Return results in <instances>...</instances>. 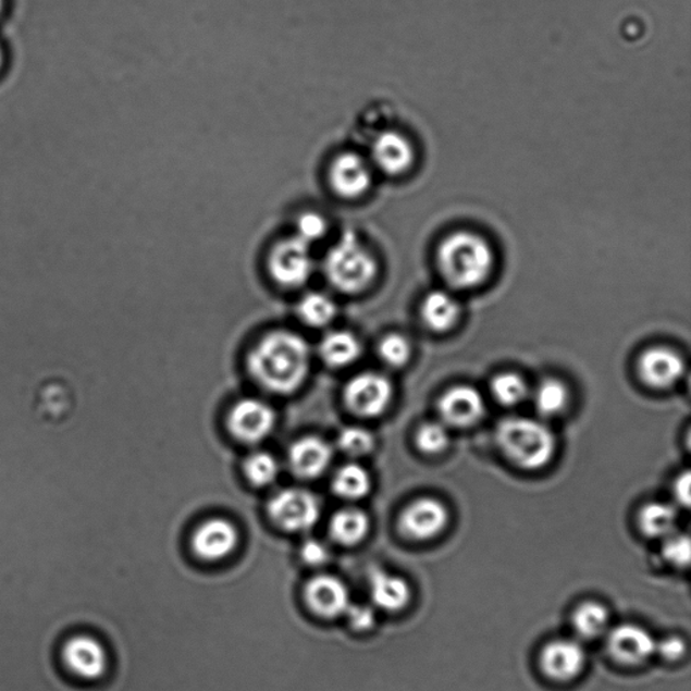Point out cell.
Returning a JSON list of instances; mask_svg holds the SVG:
<instances>
[{
    "instance_id": "cell-4",
    "label": "cell",
    "mask_w": 691,
    "mask_h": 691,
    "mask_svg": "<svg viewBox=\"0 0 691 691\" xmlns=\"http://www.w3.org/2000/svg\"><path fill=\"white\" fill-rule=\"evenodd\" d=\"M324 274L335 289L359 294L374 283L379 263L373 251L354 233H347L330 247L323 263Z\"/></svg>"
},
{
    "instance_id": "cell-39",
    "label": "cell",
    "mask_w": 691,
    "mask_h": 691,
    "mask_svg": "<svg viewBox=\"0 0 691 691\" xmlns=\"http://www.w3.org/2000/svg\"><path fill=\"white\" fill-rule=\"evenodd\" d=\"M674 494H676L677 502L679 505H683V507H689L690 504V473H687L679 477L676 482V486H674Z\"/></svg>"
},
{
    "instance_id": "cell-30",
    "label": "cell",
    "mask_w": 691,
    "mask_h": 691,
    "mask_svg": "<svg viewBox=\"0 0 691 691\" xmlns=\"http://www.w3.org/2000/svg\"><path fill=\"white\" fill-rule=\"evenodd\" d=\"M244 470L246 479L256 486H269L277 480L280 466L272 454L257 452L245 460Z\"/></svg>"
},
{
    "instance_id": "cell-14",
    "label": "cell",
    "mask_w": 691,
    "mask_h": 691,
    "mask_svg": "<svg viewBox=\"0 0 691 691\" xmlns=\"http://www.w3.org/2000/svg\"><path fill=\"white\" fill-rule=\"evenodd\" d=\"M369 161L374 171L384 173L386 176H403L411 171L415 164V146L404 133L382 132L373 140Z\"/></svg>"
},
{
    "instance_id": "cell-8",
    "label": "cell",
    "mask_w": 691,
    "mask_h": 691,
    "mask_svg": "<svg viewBox=\"0 0 691 691\" xmlns=\"http://www.w3.org/2000/svg\"><path fill=\"white\" fill-rule=\"evenodd\" d=\"M393 397L391 381L375 372L359 373L347 382L345 403L354 415L372 419L384 414Z\"/></svg>"
},
{
    "instance_id": "cell-34",
    "label": "cell",
    "mask_w": 691,
    "mask_h": 691,
    "mask_svg": "<svg viewBox=\"0 0 691 691\" xmlns=\"http://www.w3.org/2000/svg\"><path fill=\"white\" fill-rule=\"evenodd\" d=\"M328 232L329 223L322 213L307 211L300 213L299 218L296 219V237L310 246L322 239Z\"/></svg>"
},
{
    "instance_id": "cell-7",
    "label": "cell",
    "mask_w": 691,
    "mask_h": 691,
    "mask_svg": "<svg viewBox=\"0 0 691 691\" xmlns=\"http://www.w3.org/2000/svg\"><path fill=\"white\" fill-rule=\"evenodd\" d=\"M374 170L367 157L357 151H342L330 162L328 177L331 189L345 200H356L368 194Z\"/></svg>"
},
{
    "instance_id": "cell-18",
    "label": "cell",
    "mask_w": 691,
    "mask_h": 691,
    "mask_svg": "<svg viewBox=\"0 0 691 691\" xmlns=\"http://www.w3.org/2000/svg\"><path fill=\"white\" fill-rule=\"evenodd\" d=\"M640 379L655 390H668L684 374L682 357L667 347H653L644 351L638 363Z\"/></svg>"
},
{
    "instance_id": "cell-40",
    "label": "cell",
    "mask_w": 691,
    "mask_h": 691,
    "mask_svg": "<svg viewBox=\"0 0 691 691\" xmlns=\"http://www.w3.org/2000/svg\"><path fill=\"white\" fill-rule=\"evenodd\" d=\"M4 8V0H0V14H2Z\"/></svg>"
},
{
    "instance_id": "cell-24",
    "label": "cell",
    "mask_w": 691,
    "mask_h": 691,
    "mask_svg": "<svg viewBox=\"0 0 691 691\" xmlns=\"http://www.w3.org/2000/svg\"><path fill=\"white\" fill-rule=\"evenodd\" d=\"M571 626L578 638L595 640L606 637L610 627L608 608L599 601H585L577 606L571 616Z\"/></svg>"
},
{
    "instance_id": "cell-20",
    "label": "cell",
    "mask_w": 691,
    "mask_h": 691,
    "mask_svg": "<svg viewBox=\"0 0 691 691\" xmlns=\"http://www.w3.org/2000/svg\"><path fill=\"white\" fill-rule=\"evenodd\" d=\"M369 594L374 608L387 614L403 612L412 600V589L406 578L380 569L370 572Z\"/></svg>"
},
{
    "instance_id": "cell-41",
    "label": "cell",
    "mask_w": 691,
    "mask_h": 691,
    "mask_svg": "<svg viewBox=\"0 0 691 691\" xmlns=\"http://www.w3.org/2000/svg\"><path fill=\"white\" fill-rule=\"evenodd\" d=\"M2 60H3V54H2V49H0V65H2Z\"/></svg>"
},
{
    "instance_id": "cell-2",
    "label": "cell",
    "mask_w": 691,
    "mask_h": 691,
    "mask_svg": "<svg viewBox=\"0 0 691 691\" xmlns=\"http://www.w3.org/2000/svg\"><path fill=\"white\" fill-rule=\"evenodd\" d=\"M437 271L455 289H473L491 276L496 256L484 235L473 230H455L436 247Z\"/></svg>"
},
{
    "instance_id": "cell-23",
    "label": "cell",
    "mask_w": 691,
    "mask_h": 691,
    "mask_svg": "<svg viewBox=\"0 0 691 691\" xmlns=\"http://www.w3.org/2000/svg\"><path fill=\"white\" fill-rule=\"evenodd\" d=\"M369 530V516L361 509H341L330 520V535L341 546H358L367 539Z\"/></svg>"
},
{
    "instance_id": "cell-6",
    "label": "cell",
    "mask_w": 691,
    "mask_h": 691,
    "mask_svg": "<svg viewBox=\"0 0 691 691\" xmlns=\"http://www.w3.org/2000/svg\"><path fill=\"white\" fill-rule=\"evenodd\" d=\"M269 273L285 288H297L310 280L313 271L311 246L296 235L277 240L268 257Z\"/></svg>"
},
{
    "instance_id": "cell-10",
    "label": "cell",
    "mask_w": 691,
    "mask_h": 691,
    "mask_svg": "<svg viewBox=\"0 0 691 691\" xmlns=\"http://www.w3.org/2000/svg\"><path fill=\"white\" fill-rule=\"evenodd\" d=\"M588 654L576 639H555L539 655V667L554 682H571L585 671Z\"/></svg>"
},
{
    "instance_id": "cell-12",
    "label": "cell",
    "mask_w": 691,
    "mask_h": 691,
    "mask_svg": "<svg viewBox=\"0 0 691 691\" xmlns=\"http://www.w3.org/2000/svg\"><path fill=\"white\" fill-rule=\"evenodd\" d=\"M229 430L238 441L256 445L266 441L276 425V412L266 402L244 398L229 414Z\"/></svg>"
},
{
    "instance_id": "cell-38",
    "label": "cell",
    "mask_w": 691,
    "mask_h": 691,
    "mask_svg": "<svg viewBox=\"0 0 691 691\" xmlns=\"http://www.w3.org/2000/svg\"><path fill=\"white\" fill-rule=\"evenodd\" d=\"M688 653V644L682 638L668 637L663 639L662 642H656V653L659 654L663 661L668 663H676L682 661Z\"/></svg>"
},
{
    "instance_id": "cell-13",
    "label": "cell",
    "mask_w": 691,
    "mask_h": 691,
    "mask_svg": "<svg viewBox=\"0 0 691 691\" xmlns=\"http://www.w3.org/2000/svg\"><path fill=\"white\" fill-rule=\"evenodd\" d=\"M448 510L435 498L416 499L403 510L398 527L404 536L415 542L432 541L446 530Z\"/></svg>"
},
{
    "instance_id": "cell-29",
    "label": "cell",
    "mask_w": 691,
    "mask_h": 691,
    "mask_svg": "<svg viewBox=\"0 0 691 691\" xmlns=\"http://www.w3.org/2000/svg\"><path fill=\"white\" fill-rule=\"evenodd\" d=\"M491 392L494 400L504 407L519 406L528 397V385L521 375L502 373L493 379Z\"/></svg>"
},
{
    "instance_id": "cell-37",
    "label": "cell",
    "mask_w": 691,
    "mask_h": 691,
    "mask_svg": "<svg viewBox=\"0 0 691 691\" xmlns=\"http://www.w3.org/2000/svg\"><path fill=\"white\" fill-rule=\"evenodd\" d=\"M300 558L307 566L322 567L329 564L330 550L323 542L317 539H308L300 547Z\"/></svg>"
},
{
    "instance_id": "cell-28",
    "label": "cell",
    "mask_w": 691,
    "mask_h": 691,
    "mask_svg": "<svg viewBox=\"0 0 691 691\" xmlns=\"http://www.w3.org/2000/svg\"><path fill=\"white\" fill-rule=\"evenodd\" d=\"M297 313L306 324L322 329L333 323L336 313H338V307L328 295L311 292L300 300Z\"/></svg>"
},
{
    "instance_id": "cell-31",
    "label": "cell",
    "mask_w": 691,
    "mask_h": 691,
    "mask_svg": "<svg viewBox=\"0 0 691 691\" xmlns=\"http://www.w3.org/2000/svg\"><path fill=\"white\" fill-rule=\"evenodd\" d=\"M342 453L351 458H362L373 452L375 441L372 432L362 427H346L336 437Z\"/></svg>"
},
{
    "instance_id": "cell-3",
    "label": "cell",
    "mask_w": 691,
    "mask_h": 691,
    "mask_svg": "<svg viewBox=\"0 0 691 691\" xmlns=\"http://www.w3.org/2000/svg\"><path fill=\"white\" fill-rule=\"evenodd\" d=\"M496 441L505 458L522 470L543 469L555 453L553 431L542 421L522 416L499 421Z\"/></svg>"
},
{
    "instance_id": "cell-33",
    "label": "cell",
    "mask_w": 691,
    "mask_h": 691,
    "mask_svg": "<svg viewBox=\"0 0 691 691\" xmlns=\"http://www.w3.org/2000/svg\"><path fill=\"white\" fill-rule=\"evenodd\" d=\"M379 354L386 367L403 368L411 358V345L404 336L391 334L381 341Z\"/></svg>"
},
{
    "instance_id": "cell-21",
    "label": "cell",
    "mask_w": 691,
    "mask_h": 691,
    "mask_svg": "<svg viewBox=\"0 0 691 691\" xmlns=\"http://www.w3.org/2000/svg\"><path fill=\"white\" fill-rule=\"evenodd\" d=\"M459 305L446 291H432L421 303V319L431 331L446 333L457 323Z\"/></svg>"
},
{
    "instance_id": "cell-27",
    "label": "cell",
    "mask_w": 691,
    "mask_h": 691,
    "mask_svg": "<svg viewBox=\"0 0 691 691\" xmlns=\"http://www.w3.org/2000/svg\"><path fill=\"white\" fill-rule=\"evenodd\" d=\"M532 402L542 418H555L565 411L569 403V391L564 382L555 379L544 380L532 393Z\"/></svg>"
},
{
    "instance_id": "cell-26",
    "label": "cell",
    "mask_w": 691,
    "mask_h": 691,
    "mask_svg": "<svg viewBox=\"0 0 691 691\" xmlns=\"http://www.w3.org/2000/svg\"><path fill=\"white\" fill-rule=\"evenodd\" d=\"M372 479L368 470L358 464H347L336 471L333 480V491L336 496L347 499V502H358L367 497Z\"/></svg>"
},
{
    "instance_id": "cell-11",
    "label": "cell",
    "mask_w": 691,
    "mask_h": 691,
    "mask_svg": "<svg viewBox=\"0 0 691 691\" xmlns=\"http://www.w3.org/2000/svg\"><path fill=\"white\" fill-rule=\"evenodd\" d=\"M606 650L619 665L639 667L655 655L656 640L638 624H621L606 633Z\"/></svg>"
},
{
    "instance_id": "cell-9",
    "label": "cell",
    "mask_w": 691,
    "mask_h": 691,
    "mask_svg": "<svg viewBox=\"0 0 691 691\" xmlns=\"http://www.w3.org/2000/svg\"><path fill=\"white\" fill-rule=\"evenodd\" d=\"M66 670L83 681H98L109 670V653L104 644L91 634H76L63 645L61 651Z\"/></svg>"
},
{
    "instance_id": "cell-15",
    "label": "cell",
    "mask_w": 691,
    "mask_h": 691,
    "mask_svg": "<svg viewBox=\"0 0 691 691\" xmlns=\"http://www.w3.org/2000/svg\"><path fill=\"white\" fill-rule=\"evenodd\" d=\"M305 600L314 615L328 620L345 616L353 603L346 583L341 578L330 575L311 578L305 587Z\"/></svg>"
},
{
    "instance_id": "cell-5",
    "label": "cell",
    "mask_w": 691,
    "mask_h": 691,
    "mask_svg": "<svg viewBox=\"0 0 691 691\" xmlns=\"http://www.w3.org/2000/svg\"><path fill=\"white\" fill-rule=\"evenodd\" d=\"M268 514L281 530L303 533L318 525L322 508L313 493L306 489L288 488L271 498Z\"/></svg>"
},
{
    "instance_id": "cell-22",
    "label": "cell",
    "mask_w": 691,
    "mask_h": 691,
    "mask_svg": "<svg viewBox=\"0 0 691 691\" xmlns=\"http://www.w3.org/2000/svg\"><path fill=\"white\" fill-rule=\"evenodd\" d=\"M319 354L331 368L350 367L362 354L361 342L347 330H334L324 335Z\"/></svg>"
},
{
    "instance_id": "cell-16",
    "label": "cell",
    "mask_w": 691,
    "mask_h": 691,
    "mask_svg": "<svg viewBox=\"0 0 691 691\" xmlns=\"http://www.w3.org/2000/svg\"><path fill=\"white\" fill-rule=\"evenodd\" d=\"M441 421L454 429H468L479 423L485 414V402L473 386L458 385L441 397L437 404Z\"/></svg>"
},
{
    "instance_id": "cell-25",
    "label": "cell",
    "mask_w": 691,
    "mask_h": 691,
    "mask_svg": "<svg viewBox=\"0 0 691 691\" xmlns=\"http://www.w3.org/2000/svg\"><path fill=\"white\" fill-rule=\"evenodd\" d=\"M638 522L643 535L665 541L677 532V509L667 503H650L640 509Z\"/></svg>"
},
{
    "instance_id": "cell-32",
    "label": "cell",
    "mask_w": 691,
    "mask_h": 691,
    "mask_svg": "<svg viewBox=\"0 0 691 691\" xmlns=\"http://www.w3.org/2000/svg\"><path fill=\"white\" fill-rule=\"evenodd\" d=\"M448 443V427L443 421H429L416 432V445L424 454H441L445 452Z\"/></svg>"
},
{
    "instance_id": "cell-19",
    "label": "cell",
    "mask_w": 691,
    "mask_h": 691,
    "mask_svg": "<svg viewBox=\"0 0 691 691\" xmlns=\"http://www.w3.org/2000/svg\"><path fill=\"white\" fill-rule=\"evenodd\" d=\"M333 447L319 436L301 437L291 446L288 453L292 471L305 480L323 476L333 462Z\"/></svg>"
},
{
    "instance_id": "cell-35",
    "label": "cell",
    "mask_w": 691,
    "mask_h": 691,
    "mask_svg": "<svg viewBox=\"0 0 691 691\" xmlns=\"http://www.w3.org/2000/svg\"><path fill=\"white\" fill-rule=\"evenodd\" d=\"M663 558L678 569H684L690 562V539L683 533H673L665 539L662 548Z\"/></svg>"
},
{
    "instance_id": "cell-17",
    "label": "cell",
    "mask_w": 691,
    "mask_h": 691,
    "mask_svg": "<svg viewBox=\"0 0 691 691\" xmlns=\"http://www.w3.org/2000/svg\"><path fill=\"white\" fill-rule=\"evenodd\" d=\"M239 533L232 521L213 518L203 522L193 536V550L196 556L207 562L226 559L237 550Z\"/></svg>"
},
{
    "instance_id": "cell-1",
    "label": "cell",
    "mask_w": 691,
    "mask_h": 691,
    "mask_svg": "<svg viewBox=\"0 0 691 691\" xmlns=\"http://www.w3.org/2000/svg\"><path fill=\"white\" fill-rule=\"evenodd\" d=\"M311 363L308 342L292 331L279 330L258 342L247 365L263 390L276 395H291L305 384Z\"/></svg>"
},
{
    "instance_id": "cell-36",
    "label": "cell",
    "mask_w": 691,
    "mask_h": 691,
    "mask_svg": "<svg viewBox=\"0 0 691 691\" xmlns=\"http://www.w3.org/2000/svg\"><path fill=\"white\" fill-rule=\"evenodd\" d=\"M345 617L348 626L357 632H369L378 624V615H375L373 606L367 604L351 603Z\"/></svg>"
}]
</instances>
